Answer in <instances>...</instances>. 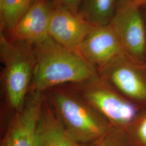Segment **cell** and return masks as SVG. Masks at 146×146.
I'll use <instances>...</instances> for the list:
<instances>
[{"mask_svg":"<svg viewBox=\"0 0 146 146\" xmlns=\"http://www.w3.org/2000/svg\"><path fill=\"white\" fill-rule=\"evenodd\" d=\"M119 0H82L78 14L93 27L110 25Z\"/></svg>","mask_w":146,"mask_h":146,"instance_id":"obj_12","label":"cell"},{"mask_svg":"<svg viewBox=\"0 0 146 146\" xmlns=\"http://www.w3.org/2000/svg\"><path fill=\"white\" fill-rule=\"evenodd\" d=\"M119 2L120 3H139V0H119Z\"/></svg>","mask_w":146,"mask_h":146,"instance_id":"obj_18","label":"cell"},{"mask_svg":"<svg viewBox=\"0 0 146 146\" xmlns=\"http://www.w3.org/2000/svg\"><path fill=\"white\" fill-rule=\"evenodd\" d=\"M93 27L79 14L53 5L49 36L69 50L80 55L81 45Z\"/></svg>","mask_w":146,"mask_h":146,"instance_id":"obj_8","label":"cell"},{"mask_svg":"<svg viewBox=\"0 0 146 146\" xmlns=\"http://www.w3.org/2000/svg\"><path fill=\"white\" fill-rule=\"evenodd\" d=\"M82 0H52V5L78 14Z\"/></svg>","mask_w":146,"mask_h":146,"instance_id":"obj_16","label":"cell"},{"mask_svg":"<svg viewBox=\"0 0 146 146\" xmlns=\"http://www.w3.org/2000/svg\"><path fill=\"white\" fill-rule=\"evenodd\" d=\"M146 0H139V3L140 4V5H141V3H142L143 2H146Z\"/></svg>","mask_w":146,"mask_h":146,"instance_id":"obj_19","label":"cell"},{"mask_svg":"<svg viewBox=\"0 0 146 146\" xmlns=\"http://www.w3.org/2000/svg\"><path fill=\"white\" fill-rule=\"evenodd\" d=\"M69 85L115 128L125 131L142 111L99 74Z\"/></svg>","mask_w":146,"mask_h":146,"instance_id":"obj_4","label":"cell"},{"mask_svg":"<svg viewBox=\"0 0 146 146\" xmlns=\"http://www.w3.org/2000/svg\"><path fill=\"white\" fill-rule=\"evenodd\" d=\"M33 46L34 67L29 92L44 93L54 87L82 82L98 74L81 55L50 36Z\"/></svg>","mask_w":146,"mask_h":146,"instance_id":"obj_1","label":"cell"},{"mask_svg":"<svg viewBox=\"0 0 146 146\" xmlns=\"http://www.w3.org/2000/svg\"><path fill=\"white\" fill-rule=\"evenodd\" d=\"M32 1V2H33V3L34 2H35V1H36L37 0H31Z\"/></svg>","mask_w":146,"mask_h":146,"instance_id":"obj_20","label":"cell"},{"mask_svg":"<svg viewBox=\"0 0 146 146\" xmlns=\"http://www.w3.org/2000/svg\"><path fill=\"white\" fill-rule=\"evenodd\" d=\"M124 52H126L120 38L110 24L93 27L80 49V55L97 72Z\"/></svg>","mask_w":146,"mask_h":146,"instance_id":"obj_9","label":"cell"},{"mask_svg":"<svg viewBox=\"0 0 146 146\" xmlns=\"http://www.w3.org/2000/svg\"><path fill=\"white\" fill-rule=\"evenodd\" d=\"M44 93L29 92L21 110L14 113L0 146H34Z\"/></svg>","mask_w":146,"mask_h":146,"instance_id":"obj_7","label":"cell"},{"mask_svg":"<svg viewBox=\"0 0 146 146\" xmlns=\"http://www.w3.org/2000/svg\"><path fill=\"white\" fill-rule=\"evenodd\" d=\"M48 0L34 2L26 14L6 37L11 41L34 45L49 36L48 29L52 9Z\"/></svg>","mask_w":146,"mask_h":146,"instance_id":"obj_10","label":"cell"},{"mask_svg":"<svg viewBox=\"0 0 146 146\" xmlns=\"http://www.w3.org/2000/svg\"><path fill=\"white\" fill-rule=\"evenodd\" d=\"M33 3L31 0H0L1 31L9 33Z\"/></svg>","mask_w":146,"mask_h":146,"instance_id":"obj_13","label":"cell"},{"mask_svg":"<svg viewBox=\"0 0 146 146\" xmlns=\"http://www.w3.org/2000/svg\"><path fill=\"white\" fill-rule=\"evenodd\" d=\"M0 54L3 93L7 107L14 113L23 107L29 94L34 67L33 46L11 41L1 31Z\"/></svg>","mask_w":146,"mask_h":146,"instance_id":"obj_3","label":"cell"},{"mask_svg":"<svg viewBox=\"0 0 146 146\" xmlns=\"http://www.w3.org/2000/svg\"><path fill=\"white\" fill-rule=\"evenodd\" d=\"M123 131L132 146H146V110L141 111Z\"/></svg>","mask_w":146,"mask_h":146,"instance_id":"obj_14","label":"cell"},{"mask_svg":"<svg viewBox=\"0 0 146 146\" xmlns=\"http://www.w3.org/2000/svg\"><path fill=\"white\" fill-rule=\"evenodd\" d=\"M98 73L141 110H146V60L124 52Z\"/></svg>","mask_w":146,"mask_h":146,"instance_id":"obj_5","label":"cell"},{"mask_svg":"<svg viewBox=\"0 0 146 146\" xmlns=\"http://www.w3.org/2000/svg\"><path fill=\"white\" fill-rule=\"evenodd\" d=\"M34 146H97L75 141L64 129L44 95Z\"/></svg>","mask_w":146,"mask_h":146,"instance_id":"obj_11","label":"cell"},{"mask_svg":"<svg viewBox=\"0 0 146 146\" xmlns=\"http://www.w3.org/2000/svg\"><path fill=\"white\" fill-rule=\"evenodd\" d=\"M140 9L146 28V1L141 3L140 5Z\"/></svg>","mask_w":146,"mask_h":146,"instance_id":"obj_17","label":"cell"},{"mask_svg":"<svg viewBox=\"0 0 146 146\" xmlns=\"http://www.w3.org/2000/svg\"><path fill=\"white\" fill-rule=\"evenodd\" d=\"M95 143L97 146H132L124 131L111 126Z\"/></svg>","mask_w":146,"mask_h":146,"instance_id":"obj_15","label":"cell"},{"mask_svg":"<svg viewBox=\"0 0 146 146\" xmlns=\"http://www.w3.org/2000/svg\"><path fill=\"white\" fill-rule=\"evenodd\" d=\"M110 25L117 34L125 52L146 60V28L138 3H119Z\"/></svg>","mask_w":146,"mask_h":146,"instance_id":"obj_6","label":"cell"},{"mask_svg":"<svg viewBox=\"0 0 146 146\" xmlns=\"http://www.w3.org/2000/svg\"><path fill=\"white\" fill-rule=\"evenodd\" d=\"M64 129L73 139L94 143L110 128L108 121L69 84L44 93Z\"/></svg>","mask_w":146,"mask_h":146,"instance_id":"obj_2","label":"cell"}]
</instances>
